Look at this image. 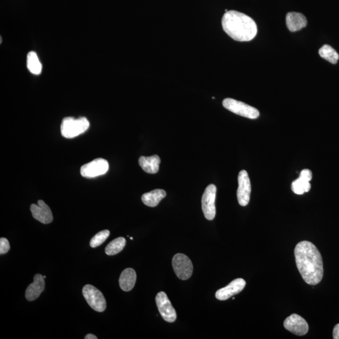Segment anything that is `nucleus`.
I'll return each mask as SVG.
<instances>
[{
    "label": "nucleus",
    "mask_w": 339,
    "mask_h": 339,
    "mask_svg": "<svg viewBox=\"0 0 339 339\" xmlns=\"http://www.w3.org/2000/svg\"><path fill=\"white\" fill-rule=\"evenodd\" d=\"M246 281L242 278H238L231 281L230 284L222 289L217 290L215 293V297L219 300L224 301L230 299L231 297L240 294L245 289Z\"/></svg>",
    "instance_id": "f8f14e48"
},
{
    "label": "nucleus",
    "mask_w": 339,
    "mask_h": 339,
    "mask_svg": "<svg viewBox=\"0 0 339 339\" xmlns=\"http://www.w3.org/2000/svg\"><path fill=\"white\" fill-rule=\"evenodd\" d=\"M217 188L214 184H210L205 189L202 198V209L204 216L207 220L214 219L216 214L215 200Z\"/></svg>",
    "instance_id": "0eeeda50"
},
{
    "label": "nucleus",
    "mask_w": 339,
    "mask_h": 339,
    "mask_svg": "<svg viewBox=\"0 0 339 339\" xmlns=\"http://www.w3.org/2000/svg\"><path fill=\"white\" fill-rule=\"evenodd\" d=\"M156 304L161 317L166 322L172 323L177 319V313L165 292H160L156 295Z\"/></svg>",
    "instance_id": "1a4fd4ad"
},
{
    "label": "nucleus",
    "mask_w": 339,
    "mask_h": 339,
    "mask_svg": "<svg viewBox=\"0 0 339 339\" xmlns=\"http://www.w3.org/2000/svg\"><path fill=\"white\" fill-rule=\"evenodd\" d=\"M311 189V184L310 182L305 181L299 177V179L295 180L292 182V190L295 194L298 195H302L305 192H309Z\"/></svg>",
    "instance_id": "4be33fe9"
},
{
    "label": "nucleus",
    "mask_w": 339,
    "mask_h": 339,
    "mask_svg": "<svg viewBox=\"0 0 339 339\" xmlns=\"http://www.w3.org/2000/svg\"><path fill=\"white\" fill-rule=\"evenodd\" d=\"M222 105L229 111L250 119H256L259 116V112L255 107L237 100L226 98L223 101Z\"/></svg>",
    "instance_id": "39448f33"
},
{
    "label": "nucleus",
    "mask_w": 339,
    "mask_h": 339,
    "mask_svg": "<svg viewBox=\"0 0 339 339\" xmlns=\"http://www.w3.org/2000/svg\"><path fill=\"white\" fill-rule=\"evenodd\" d=\"M109 235L110 232L108 230L100 231L91 239V241H90V246L93 248L98 247L107 240Z\"/></svg>",
    "instance_id": "5701e85b"
},
{
    "label": "nucleus",
    "mask_w": 339,
    "mask_h": 339,
    "mask_svg": "<svg viewBox=\"0 0 339 339\" xmlns=\"http://www.w3.org/2000/svg\"><path fill=\"white\" fill-rule=\"evenodd\" d=\"M284 327L290 332L298 336L306 335L309 331V325L307 321L297 314H292L286 318L284 322Z\"/></svg>",
    "instance_id": "9b49d317"
},
{
    "label": "nucleus",
    "mask_w": 339,
    "mask_h": 339,
    "mask_svg": "<svg viewBox=\"0 0 339 339\" xmlns=\"http://www.w3.org/2000/svg\"><path fill=\"white\" fill-rule=\"evenodd\" d=\"M140 165L146 173L154 174L159 171V165L161 162L160 158L158 155L151 156H141L139 158Z\"/></svg>",
    "instance_id": "f3484780"
},
{
    "label": "nucleus",
    "mask_w": 339,
    "mask_h": 339,
    "mask_svg": "<svg viewBox=\"0 0 339 339\" xmlns=\"http://www.w3.org/2000/svg\"><path fill=\"white\" fill-rule=\"evenodd\" d=\"M223 30L231 38L239 42H248L256 37L258 29L256 22L243 13L231 10L222 19Z\"/></svg>",
    "instance_id": "f03ea898"
},
{
    "label": "nucleus",
    "mask_w": 339,
    "mask_h": 339,
    "mask_svg": "<svg viewBox=\"0 0 339 339\" xmlns=\"http://www.w3.org/2000/svg\"><path fill=\"white\" fill-rule=\"evenodd\" d=\"M44 279L42 274H35L33 282L28 287L25 292V297L28 301H33L39 297L45 289Z\"/></svg>",
    "instance_id": "4468645a"
},
{
    "label": "nucleus",
    "mask_w": 339,
    "mask_h": 339,
    "mask_svg": "<svg viewBox=\"0 0 339 339\" xmlns=\"http://www.w3.org/2000/svg\"><path fill=\"white\" fill-rule=\"evenodd\" d=\"M109 163L103 158L95 159L81 166V176L86 178H94L102 176L108 171Z\"/></svg>",
    "instance_id": "6e6552de"
},
{
    "label": "nucleus",
    "mask_w": 339,
    "mask_h": 339,
    "mask_svg": "<svg viewBox=\"0 0 339 339\" xmlns=\"http://www.w3.org/2000/svg\"><path fill=\"white\" fill-rule=\"evenodd\" d=\"M333 338L339 339V323L336 325L333 330Z\"/></svg>",
    "instance_id": "a878e982"
},
{
    "label": "nucleus",
    "mask_w": 339,
    "mask_h": 339,
    "mask_svg": "<svg viewBox=\"0 0 339 339\" xmlns=\"http://www.w3.org/2000/svg\"><path fill=\"white\" fill-rule=\"evenodd\" d=\"M166 196V193L164 190L155 189L148 193L144 194L141 197V200L144 204L148 207H155L157 206L161 200Z\"/></svg>",
    "instance_id": "a211bd4d"
},
{
    "label": "nucleus",
    "mask_w": 339,
    "mask_h": 339,
    "mask_svg": "<svg viewBox=\"0 0 339 339\" xmlns=\"http://www.w3.org/2000/svg\"><path fill=\"white\" fill-rule=\"evenodd\" d=\"M130 239H131V240H133V238H132V237H131V238H130Z\"/></svg>",
    "instance_id": "cd10ccee"
},
{
    "label": "nucleus",
    "mask_w": 339,
    "mask_h": 339,
    "mask_svg": "<svg viewBox=\"0 0 339 339\" xmlns=\"http://www.w3.org/2000/svg\"><path fill=\"white\" fill-rule=\"evenodd\" d=\"M172 266L176 275L182 280L191 278L193 273V264L191 259L184 254H177L172 259Z\"/></svg>",
    "instance_id": "423d86ee"
},
{
    "label": "nucleus",
    "mask_w": 339,
    "mask_h": 339,
    "mask_svg": "<svg viewBox=\"0 0 339 339\" xmlns=\"http://www.w3.org/2000/svg\"><path fill=\"white\" fill-rule=\"evenodd\" d=\"M137 281V273L134 269L127 268L121 274L119 279L120 286L123 291L130 292L134 287Z\"/></svg>",
    "instance_id": "dca6fc26"
},
{
    "label": "nucleus",
    "mask_w": 339,
    "mask_h": 339,
    "mask_svg": "<svg viewBox=\"0 0 339 339\" xmlns=\"http://www.w3.org/2000/svg\"><path fill=\"white\" fill-rule=\"evenodd\" d=\"M83 294L87 304L92 309L98 312H104L106 309V299L96 287L91 285H86L83 287Z\"/></svg>",
    "instance_id": "20e7f679"
},
{
    "label": "nucleus",
    "mask_w": 339,
    "mask_h": 339,
    "mask_svg": "<svg viewBox=\"0 0 339 339\" xmlns=\"http://www.w3.org/2000/svg\"><path fill=\"white\" fill-rule=\"evenodd\" d=\"M27 65L28 70L35 75H39L42 73V66L37 53L33 51L28 53Z\"/></svg>",
    "instance_id": "6ab92c4d"
},
{
    "label": "nucleus",
    "mask_w": 339,
    "mask_h": 339,
    "mask_svg": "<svg viewBox=\"0 0 339 339\" xmlns=\"http://www.w3.org/2000/svg\"><path fill=\"white\" fill-rule=\"evenodd\" d=\"M88 120L85 117L76 119L73 117L64 118L61 126V134L66 138H75L86 132L89 128Z\"/></svg>",
    "instance_id": "7ed1b4c3"
},
{
    "label": "nucleus",
    "mask_w": 339,
    "mask_h": 339,
    "mask_svg": "<svg viewBox=\"0 0 339 339\" xmlns=\"http://www.w3.org/2000/svg\"><path fill=\"white\" fill-rule=\"evenodd\" d=\"M298 269L304 280L310 285L319 284L323 276L322 256L316 246L309 241L298 243L295 248Z\"/></svg>",
    "instance_id": "f257e3e1"
},
{
    "label": "nucleus",
    "mask_w": 339,
    "mask_h": 339,
    "mask_svg": "<svg viewBox=\"0 0 339 339\" xmlns=\"http://www.w3.org/2000/svg\"><path fill=\"white\" fill-rule=\"evenodd\" d=\"M125 245V239L123 237L118 238L107 245L105 248V253L107 255H115V254L120 253L124 249Z\"/></svg>",
    "instance_id": "aec40b11"
},
{
    "label": "nucleus",
    "mask_w": 339,
    "mask_h": 339,
    "mask_svg": "<svg viewBox=\"0 0 339 339\" xmlns=\"http://www.w3.org/2000/svg\"><path fill=\"white\" fill-rule=\"evenodd\" d=\"M10 246L9 240L5 238L0 239V254H4L9 252Z\"/></svg>",
    "instance_id": "b1692460"
},
{
    "label": "nucleus",
    "mask_w": 339,
    "mask_h": 339,
    "mask_svg": "<svg viewBox=\"0 0 339 339\" xmlns=\"http://www.w3.org/2000/svg\"><path fill=\"white\" fill-rule=\"evenodd\" d=\"M321 58L325 59L330 63L335 64L337 63L339 55L334 48L328 45H323L318 51Z\"/></svg>",
    "instance_id": "412c9836"
},
{
    "label": "nucleus",
    "mask_w": 339,
    "mask_h": 339,
    "mask_svg": "<svg viewBox=\"0 0 339 339\" xmlns=\"http://www.w3.org/2000/svg\"><path fill=\"white\" fill-rule=\"evenodd\" d=\"M300 178L305 180L307 182H310L312 179V172L309 169H304L300 173Z\"/></svg>",
    "instance_id": "393cba45"
},
{
    "label": "nucleus",
    "mask_w": 339,
    "mask_h": 339,
    "mask_svg": "<svg viewBox=\"0 0 339 339\" xmlns=\"http://www.w3.org/2000/svg\"><path fill=\"white\" fill-rule=\"evenodd\" d=\"M30 210L33 218L43 224H47L53 221V215L50 207L42 200H38V205H31Z\"/></svg>",
    "instance_id": "ddd939ff"
},
{
    "label": "nucleus",
    "mask_w": 339,
    "mask_h": 339,
    "mask_svg": "<svg viewBox=\"0 0 339 339\" xmlns=\"http://www.w3.org/2000/svg\"><path fill=\"white\" fill-rule=\"evenodd\" d=\"M286 24L290 32H295L306 27L307 20L306 17L300 13L289 12L287 15Z\"/></svg>",
    "instance_id": "2eb2a0df"
},
{
    "label": "nucleus",
    "mask_w": 339,
    "mask_h": 339,
    "mask_svg": "<svg viewBox=\"0 0 339 339\" xmlns=\"http://www.w3.org/2000/svg\"><path fill=\"white\" fill-rule=\"evenodd\" d=\"M85 339H97V337H96V335H94L93 334H91V333H89V334H87L86 337H84Z\"/></svg>",
    "instance_id": "bb28decb"
},
{
    "label": "nucleus",
    "mask_w": 339,
    "mask_h": 339,
    "mask_svg": "<svg viewBox=\"0 0 339 339\" xmlns=\"http://www.w3.org/2000/svg\"><path fill=\"white\" fill-rule=\"evenodd\" d=\"M251 185L248 172L241 171L238 175V189L237 197L241 206H246L250 200Z\"/></svg>",
    "instance_id": "9d476101"
}]
</instances>
